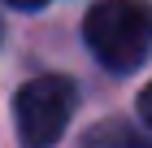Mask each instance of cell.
Wrapping results in <instances>:
<instances>
[{
    "instance_id": "obj_3",
    "label": "cell",
    "mask_w": 152,
    "mask_h": 148,
    "mask_svg": "<svg viewBox=\"0 0 152 148\" xmlns=\"http://www.w3.org/2000/svg\"><path fill=\"white\" fill-rule=\"evenodd\" d=\"M139 118H143V122L152 126V83H148V87L139 91Z\"/></svg>"
},
{
    "instance_id": "obj_2",
    "label": "cell",
    "mask_w": 152,
    "mask_h": 148,
    "mask_svg": "<svg viewBox=\"0 0 152 148\" xmlns=\"http://www.w3.org/2000/svg\"><path fill=\"white\" fill-rule=\"evenodd\" d=\"M74 105H78V91H74L70 79H61V74L31 79L13 100V122H18L22 148H52L65 135V126L74 118Z\"/></svg>"
},
{
    "instance_id": "obj_4",
    "label": "cell",
    "mask_w": 152,
    "mask_h": 148,
    "mask_svg": "<svg viewBox=\"0 0 152 148\" xmlns=\"http://www.w3.org/2000/svg\"><path fill=\"white\" fill-rule=\"evenodd\" d=\"M9 4H13V9H26V13H31V9H44L48 0H9Z\"/></svg>"
},
{
    "instance_id": "obj_1",
    "label": "cell",
    "mask_w": 152,
    "mask_h": 148,
    "mask_svg": "<svg viewBox=\"0 0 152 148\" xmlns=\"http://www.w3.org/2000/svg\"><path fill=\"white\" fill-rule=\"evenodd\" d=\"M83 39L104 70L130 74L152 52V4L148 0H100L83 18Z\"/></svg>"
}]
</instances>
